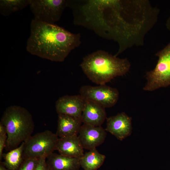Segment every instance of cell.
Returning <instances> with one entry per match:
<instances>
[{"instance_id": "ba28073f", "label": "cell", "mask_w": 170, "mask_h": 170, "mask_svg": "<svg viewBox=\"0 0 170 170\" xmlns=\"http://www.w3.org/2000/svg\"><path fill=\"white\" fill-rule=\"evenodd\" d=\"M85 102L80 94L66 95L59 98L55 103L58 114H65L81 119Z\"/></svg>"}, {"instance_id": "9c48e42d", "label": "cell", "mask_w": 170, "mask_h": 170, "mask_svg": "<svg viewBox=\"0 0 170 170\" xmlns=\"http://www.w3.org/2000/svg\"><path fill=\"white\" fill-rule=\"evenodd\" d=\"M106 136L105 130L101 126L83 123L78 135L84 149L90 150L102 144Z\"/></svg>"}, {"instance_id": "52a82bcc", "label": "cell", "mask_w": 170, "mask_h": 170, "mask_svg": "<svg viewBox=\"0 0 170 170\" xmlns=\"http://www.w3.org/2000/svg\"><path fill=\"white\" fill-rule=\"evenodd\" d=\"M79 93L85 99L97 103L105 108L115 105L119 97L117 89L105 84L83 86L80 88Z\"/></svg>"}, {"instance_id": "5b68a950", "label": "cell", "mask_w": 170, "mask_h": 170, "mask_svg": "<svg viewBox=\"0 0 170 170\" xmlns=\"http://www.w3.org/2000/svg\"><path fill=\"white\" fill-rule=\"evenodd\" d=\"M59 138L50 130H46L31 136L24 142L23 158H46L55 150Z\"/></svg>"}, {"instance_id": "7a4b0ae2", "label": "cell", "mask_w": 170, "mask_h": 170, "mask_svg": "<svg viewBox=\"0 0 170 170\" xmlns=\"http://www.w3.org/2000/svg\"><path fill=\"white\" fill-rule=\"evenodd\" d=\"M131 65L127 58H120L100 50L84 57L80 66L90 80L101 85L125 75Z\"/></svg>"}, {"instance_id": "5bb4252c", "label": "cell", "mask_w": 170, "mask_h": 170, "mask_svg": "<svg viewBox=\"0 0 170 170\" xmlns=\"http://www.w3.org/2000/svg\"><path fill=\"white\" fill-rule=\"evenodd\" d=\"M82 122L81 119L65 114H58L56 134L59 138L78 136Z\"/></svg>"}, {"instance_id": "ac0fdd59", "label": "cell", "mask_w": 170, "mask_h": 170, "mask_svg": "<svg viewBox=\"0 0 170 170\" xmlns=\"http://www.w3.org/2000/svg\"><path fill=\"white\" fill-rule=\"evenodd\" d=\"M39 158H29L24 160L17 170H35Z\"/></svg>"}, {"instance_id": "2e32d148", "label": "cell", "mask_w": 170, "mask_h": 170, "mask_svg": "<svg viewBox=\"0 0 170 170\" xmlns=\"http://www.w3.org/2000/svg\"><path fill=\"white\" fill-rule=\"evenodd\" d=\"M24 144L23 142L19 147L3 154L4 161L2 162L8 170H17L22 163Z\"/></svg>"}, {"instance_id": "6da1fadb", "label": "cell", "mask_w": 170, "mask_h": 170, "mask_svg": "<svg viewBox=\"0 0 170 170\" xmlns=\"http://www.w3.org/2000/svg\"><path fill=\"white\" fill-rule=\"evenodd\" d=\"M80 33L74 34L55 24L33 19L26 49L31 54L53 61L62 62L81 43Z\"/></svg>"}, {"instance_id": "8fae6325", "label": "cell", "mask_w": 170, "mask_h": 170, "mask_svg": "<svg viewBox=\"0 0 170 170\" xmlns=\"http://www.w3.org/2000/svg\"><path fill=\"white\" fill-rule=\"evenodd\" d=\"M81 120L83 123L100 126L106 118L105 108L93 101L85 99Z\"/></svg>"}, {"instance_id": "8992f818", "label": "cell", "mask_w": 170, "mask_h": 170, "mask_svg": "<svg viewBox=\"0 0 170 170\" xmlns=\"http://www.w3.org/2000/svg\"><path fill=\"white\" fill-rule=\"evenodd\" d=\"M30 9L37 21L55 24L67 7V0H29Z\"/></svg>"}, {"instance_id": "3957f363", "label": "cell", "mask_w": 170, "mask_h": 170, "mask_svg": "<svg viewBox=\"0 0 170 170\" xmlns=\"http://www.w3.org/2000/svg\"><path fill=\"white\" fill-rule=\"evenodd\" d=\"M7 130L5 148L10 151L16 148L31 136L34 129L32 115L25 108L16 105L6 108L0 122Z\"/></svg>"}, {"instance_id": "4fadbf2b", "label": "cell", "mask_w": 170, "mask_h": 170, "mask_svg": "<svg viewBox=\"0 0 170 170\" xmlns=\"http://www.w3.org/2000/svg\"><path fill=\"white\" fill-rule=\"evenodd\" d=\"M48 170H79L80 159L53 152L46 158Z\"/></svg>"}, {"instance_id": "7c38bea8", "label": "cell", "mask_w": 170, "mask_h": 170, "mask_svg": "<svg viewBox=\"0 0 170 170\" xmlns=\"http://www.w3.org/2000/svg\"><path fill=\"white\" fill-rule=\"evenodd\" d=\"M84 149L78 136H74L59 138L56 150L63 156L80 159Z\"/></svg>"}, {"instance_id": "7402d4cb", "label": "cell", "mask_w": 170, "mask_h": 170, "mask_svg": "<svg viewBox=\"0 0 170 170\" xmlns=\"http://www.w3.org/2000/svg\"><path fill=\"white\" fill-rule=\"evenodd\" d=\"M166 26L167 29L170 31V16L166 21Z\"/></svg>"}, {"instance_id": "603a6c76", "label": "cell", "mask_w": 170, "mask_h": 170, "mask_svg": "<svg viewBox=\"0 0 170 170\" xmlns=\"http://www.w3.org/2000/svg\"><path fill=\"white\" fill-rule=\"evenodd\" d=\"M0 170H8L4 166L2 162L0 163Z\"/></svg>"}, {"instance_id": "e0dca14e", "label": "cell", "mask_w": 170, "mask_h": 170, "mask_svg": "<svg viewBox=\"0 0 170 170\" xmlns=\"http://www.w3.org/2000/svg\"><path fill=\"white\" fill-rule=\"evenodd\" d=\"M29 5V0H1L0 13L7 17L21 10Z\"/></svg>"}, {"instance_id": "30bf717a", "label": "cell", "mask_w": 170, "mask_h": 170, "mask_svg": "<svg viewBox=\"0 0 170 170\" xmlns=\"http://www.w3.org/2000/svg\"><path fill=\"white\" fill-rule=\"evenodd\" d=\"M132 118L122 112L107 118L105 130L120 141L130 136L132 132Z\"/></svg>"}, {"instance_id": "44dd1931", "label": "cell", "mask_w": 170, "mask_h": 170, "mask_svg": "<svg viewBox=\"0 0 170 170\" xmlns=\"http://www.w3.org/2000/svg\"><path fill=\"white\" fill-rule=\"evenodd\" d=\"M7 134V130L6 127L0 123V135Z\"/></svg>"}, {"instance_id": "277c9868", "label": "cell", "mask_w": 170, "mask_h": 170, "mask_svg": "<svg viewBox=\"0 0 170 170\" xmlns=\"http://www.w3.org/2000/svg\"><path fill=\"white\" fill-rule=\"evenodd\" d=\"M155 55L158 58L156 64L145 75L147 82L143 88L145 91H153L170 86V42Z\"/></svg>"}, {"instance_id": "ffe728a7", "label": "cell", "mask_w": 170, "mask_h": 170, "mask_svg": "<svg viewBox=\"0 0 170 170\" xmlns=\"http://www.w3.org/2000/svg\"><path fill=\"white\" fill-rule=\"evenodd\" d=\"M7 138V134L0 135V161L3 158V149L5 148Z\"/></svg>"}, {"instance_id": "9a60e30c", "label": "cell", "mask_w": 170, "mask_h": 170, "mask_svg": "<svg viewBox=\"0 0 170 170\" xmlns=\"http://www.w3.org/2000/svg\"><path fill=\"white\" fill-rule=\"evenodd\" d=\"M105 155L100 153L96 148L89 150L80 158L81 167L84 170H97L103 164Z\"/></svg>"}, {"instance_id": "d6986e66", "label": "cell", "mask_w": 170, "mask_h": 170, "mask_svg": "<svg viewBox=\"0 0 170 170\" xmlns=\"http://www.w3.org/2000/svg\"><path fill=\"white\" fill-rule=\"evenodd\" d=\"M46 158L45 157H42L39 158L35 170H48L46 162Z\"/></svg>"}]
</instances>
